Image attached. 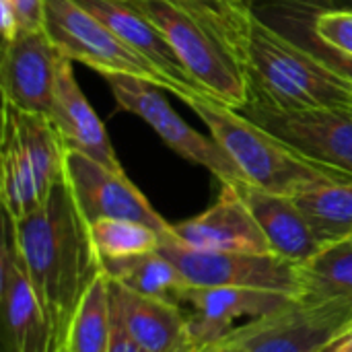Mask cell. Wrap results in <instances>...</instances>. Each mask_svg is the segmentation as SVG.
<instances>
[{
    "label": "cell",
    "instance_id": "4fadbf2b",
    "mask_svg": "<svg viewBox=\"0 0 352 352\" xmlns=\"http://www.w3.org/2000/svg\"><path fill=\"white\" fill-rule=\"evenodd\" d=\"M295 301L291 295L272 291L190 287L182 309L194 344L206 349L223 342L243 324L289 309Z\"/></svg>",
    "mask_w": 352,
    "mask_h": 352
},
{
    "label": "cell",
    "instance_id": "d6a6232c",
    "mask_svg": "<svg viewBox=\"0 0 352 352\" xmlns=\"http://www.w3.org/2000/svg\"><path fill=\"white\" fill-rule=\"evenodd\" d=\"M219 346H221V342H219V344H214V346H206V349H200L198 352H217V351H219Z\"/></svg>",
    "mask_w": 352,
    "mask_h": 352
},
{
    "label": "cell",
    "instance_id": "ac0fdd59",
    "mask_svg": "<svg viewBox=\"0 0 352 352\" xmlns=\"http://www.w3.org/2000/svg\"><path fill=\"white\" fill-rule=\"evenodd\" d=\"M52 122L56 124L66 151L80 153L113 171H124L105 126L80 91L72 70V60L66 56L58 68Z\"/></svg>",
    "mask_w": 352,
    "mask_h": 352
},
{
    "label": "cell",
    "instance_id": "7402d4cb",
    "mask_svg": "<svg viewBox=\"0 0 352 352\" xmlns=\"http://www.w3.org/2000/svg\"><path fill=\"white\" fill-rule=\"evenodd\" d=\"M293 200L324 241L336 243L352 237V177H320L301 186Z\"/></svg>",
    "mask_w": 352,
    "mask_h": 352
},
{
    "label": "cell",
    "instance_id": "9c48e42d",
    "mask_svg": "<svg viewBox=\"0 0 352 352\" xmlns=\"http://www.w3.org/2000/svg\"><path fill=\"white\" fill-rule=\"evenodd\" d=\"M237 111L303 159L352 177V109L283 111L248 99Z\"/></svg>",
    "mask_w": 352,
    "mask_h": 352
},
{
    "label": "cell",
    "instance_id": "d6986e66",
    "mask_svg": "<svg viewBox=\"0 0 352 352\" xmlns=\"http://www.w3.org/2000/svg\"><path fill=\"white\" fill-rule=\"evenodd\" d=\"M250 206L254 219L258 221L262 233L266 235L272 252L293 264H303L311 260L324 241L311 227L305 212L287 194H274L252 184H235Z\"/></svg>",
    "mask_w": 352,
    "mask_h": 352
},
{
    "label": "cell",
    "instance_id": "ffe728a7",
    "mask_svg": "<svg viewBox=\"0 0 352 352\" xmlns=\"http://www.w3.org/2000/svg\"><path fill=\"white\" fill-rule=\"evenodd\" d=\"M297 301L334 305L352 316V237L324 245L299 264Z\"/></svg>",
    "mask_w": 352,
    "mask_h": 352
},
{
    "label": "cell",
    "instance_id": "836d02e7",
    "mask_svg": "<svg viewBox=\"0 0 352 352\" xmlns=\"http://www.w3.org/2000/svg\"><path fill=\"white\" fill-rule=\"evenodd\" d=\"M60 352H70V351H68V349H62V351H60Z\"/></svg>",
    "mask_w": 352,
    "mask_h": 352
},
{
    "label": "cell",
    "instance_id": "7a4b0ae2",
    "mask_svg": "<svg viewBox=\"0 0 352 352\" xmlns=\"http://www.w3.org/2000/svg\"><path fill=\"white\" fill-rule=\"evenodd\" d=\"M243 72L248 99L270 107L283 111L352 109V82L266 25L258 14Z\"/></svg>",
    "mask_w": 352,
    "mask_h": 352
},
{
    "label": "cell",
    "instance_id": "3957f363",
    "mask_svg": "<svg viewBox=\"0 0 352 352\" xmlns=\"http://www.w3.org/2000/svg\"><path fill=\"white\" fill-rule=\"evenodd\" d=\"M66 153L52 118L2 101L0 198L12 221L33 212L64 177Z\"/></svg>",
    "mask_w": 352,
    "mask_h": 352
},
{
    "label": "cell",
    "instance_id": "f1b7e54d",
    "mask_svg": "<svg viewBox=\"0 0 352 352\" xmlns=\"http://www.w3.org/2000/svg\"><path fill=\"white\" fill-rule=\"evenodd\" d=\"M109 352H148L144 346H140L124 328L120 318L111 309V342H109Z\"/></svg>",
    "mask_w": 352,
    "mask_h": 352
},
{
    "label": "cell",
    "instance_id": "83f0119b",
    "mask_svg": "<svg viewBox=\"0 0 352 352\" xmlns=\"http://www.w3.org/2000/svg\"><path fill=\"white\" fill-rule=\"evenodd\" d=\"M2 39H12L21 31H41L45 27V0H0Z\"/></svg>",
    "mask_w": 352,
    "mask_h": 352
},
{
    "label": "cell",
    "instance_id": "d4e9b609",
    "mask_svg": "<svg viewBox=\"0 0 352 352\" xmlns=\"http://www.w3.org/2000/svg\"><path fill=\"white\" fill-rule=\"evenodd\" d=\"M111 342V297L109 278L101 272L82 297L64 349L70 352H109Z\"/></svg>",
    "mask_w": 352,
    "mask_h": 352
},
{
    "label": "cell",
    "instance_id": "2e32d148",
    "mask_svg": "<svg viewBox=\"0 0 352 352\" xmlns=\"http://www.w3.org/2000/svg\"><path fill=\"white\" fill-rule=\"evenodd\" d=\"M82 8L105 23L126 45L151 62L157 72L171 85V93L188 103L192 97L208 95L186 70L171 43L157 25L142 14L130 0H76Z\"/></svg>",
    "mask_w": 352,
    "mask_h": 352
},
{
    "label": "cell",
    "instance_id": "1f68e13d",
    "mask_svg": "<svg viewBox=\"0 0 352 352\" xmlns=\"http://www.w3.org/2000/svg\"><path fill=\"white\" fill-rule=\"evenodd\" d=\"M328 6H334V8H352V0H328Z\"/></svg>",
    "mask_w": 352,
    "mask_h": 352
},
{
    "label": "cell",
    "instance_id": "e0dca14e",
    "mask_svg": "<svg viewBox=\"0 0 352 352\" xmlns=\"http://www.w3.org/2000/svg\"><path fill=\"white\" fill-rule=\"evenodd\" d=\"M111 309L128 334L148 352H198L179 305L148 299L109 280Z\"/></svg>",
    "mask_w": 352,
    "mask_h": 352
},
{
    "label": "cell",
    "instance_id": "603a6c76",
    "mask_svg": "<svg viewBox=\"0 0 352 352\" xmlns=\"http://www.w3.org/2000/svg\"><path fill=\"white\" fill-rule=\"evenodd\" d=\"M200 23L243 68L252 27L256 21V0H165Z\"/></svg>",
    "mask_w": 352,
    "mask_h": 352
},
{
    "label": "cell",
    "instance_id": "cb8c5ba5",
    "mask_svg": "<svg viewBox=\"0 0 352 352\" xmlns=\"http://www.w3.org/2000/svg\"><path fill=\"white\" fill-rule=\"evenodd\" d=\"M254 8L258 19L352 82V58L340 54L318 37L311 25L309 0H256Z\"/></svg>",
    "mask_w": 352,
    "mask_h": 352
},
{
    "label": "cell",
    "instance_id": "6da1fadb",
    "mask_svg": "<svg viewBox=\"0 0 352 352\" xmlns=\"http://www.w3.org/2000/svg\"><path fill=\"white\" fill-rule=\"evenodd\" d=\"M12 223L25 272L64 346L82 297L103 272L66 173L33 212Z\"/></svg>",
    "mask_w": 352,
    "mask_h": 352
},
{
    "label": "cell",
    "instance_id": "277c9868",
    "mask_svg": "<svg viewBox=\"0 0 352 352\" xmlns=\"http://www.w3.org/2000/svg\"><path fill=\"white\" fill-rule=\"evenodd\" d=\"M188 105L206 124L210 136L235 161L245 182L256 188L293 196L301 186L320 177L346 179V175L324 169L293 153L285 142L210 95L192 97Z\"/></svg>",
    "mask_w": 352,
    "mask_h": 352
},
{
    "label": "cell",
    "instance_id": "8fae6325",
    "mask_svg": "<svg viewBox=\"0 0 352 352\" xmlns=\"http://www.w3.org/2000/svg\"><path fill=\"white\" fill-rule=\"evenodd\" d=\"M66 177L89 225L101 219H124L144 223L163 235L171 233V223L153 208L124 171H113L80 153L68 151Z\"/></svg>",
    "mask_w": 352,
    "mask_h": 352
},
{
    "label": "cell",
    "instance_id": "44dd1931",
    "mask_svg": "<svg viewBox=\"0 0 352 352\" xmlns=\"http://www.w3.org/2000/svg\"><path fill=\"white\" fill-rule=\"evenodd\" d=\"M101 270L109 280L130 289L132 293L179 307L184 305L186 293L192 287L177 266L159 250L124 260H103Z\"/></svg>",
    "mask_w": 352,
    "mask_h": 352
},
{
    "label": "cell",
    "instance_id": "ba28073f",
    "mask_svg": "<svg viewBox=\"0 0 352 352\" xmlns=\"http://www.w3.org/2000/svg\"><path fill=\"white\" fill-rule=\"evenodd\" d=\"M159 252L167 256L192 287L256 289L291 295L299 293V266L276 254L202 252L179 243L171 233Z\"/></svg>",
    "mask_w": 352,
    "mask_h": 352
},
{
    "label": "cell",
    "instance_id": "8992f818",
    "mask_svg": "<svg viewBox=\"0 0 352 352\" xmlns=\"http://www.w3.org/2000/svg\"><path fill=\"white\" fill-rule=\"evenodd\" d=\"M175 50L192 78L221 103L239 109L248 101V80L239 62L192 16L165 0H130Z\"/></svg>",
    "mask_w": 352,
    "mask_h": 352
},
{
    "label": "cell",
    "instance_id": "f546056e",
    "mask_svg": "<svg viewBox=\"0 0 352 352\" xmlns=\"http://www.w3.org/2000/svg\"><path fill=\"white\" fill-rule=\"evenodd\" d=\"M318 352H352V322L338 330Z\"/></svg>",
    "mask_w": 352,
    "mask_h": 352
},
{
    "label": "cell",
    "instance_id": "9a60e30c",
    "mask_svg": "<svg viewBox=\"0 0 352 352\" xmlns=\"http://www.w3.org/2000/svg\"><path fill=\"white\" fill-rule=\"evenodd\" d=\"M351 322L340 307L295 301L285 311L243 324L233 336L243 352H318Z\"/></svg>",
    "mask_w": 352,
    "mask_h": 352
},
{
    "label": "cell",
    "instance_id": "30bf717a",
    "mask_svg": "<svg viewBox=\"0 0 352 352\" xmlns=\"http://www.w3.org/2000/svg\"><path fill=\"white\" fill-rule=\"evenodd\" d=\"M0 344L2 352H60L64 346L25 272L14 223L2 212L0 245Z\"/></svg>",
    "mask_w": 352,
    "mask_h": 352
},
{
    "label": "cell",
    "instance_id": "5b68a950",
    "mask_svg": "<svg viewBox=\"0 0 352 352\" xmlns=\"http://www.w3.org/2000/svg\"><path fill=\"white\" fill-rule=\"evenodd\" d=\"M111 89L118 109L144 120L157 136L182 159L208 169L221 184H248L241 169L212 138L194 130L163 97L161 87L130 74H101Z\"/></svg>",
    "mask_w": 352,
    "mask_h": 352
},
{
    "label": "cell",
    "instance_id": "4dcf8cb0",
    "mask_svg": "<svg viewBox=\"0 0 352 352\" xmlns=\"http://www.w3.org/2000/svg\"><path fill=\"white\" fill-rule=\"evenodd\" d=\"M217 352H243V351H241L239 340L231 334V336H227V338L221 342V346H219V351Z\"/></svg>",
    "mask_w": 352,
    "mask_h": 352
},
{
    "label": "cell",
    "instance_id": "484cf974",
    "mask_svg": "<svg viewBox=\"0 0 352 352\" xmlns=\"http://www.w3.org/2000/svg\"><path fill=\"white\" fill-rule=\"evenodd\" d=\"M91 239L99 260H124L153 254L161 248L163 233L157 229L124 219H101L89 225Z\"/></svg>",
    "mask_w": 352,
    "mask_h": 352
},
{
    "label": "cell",
    "instance_id": "7c38bea8",
    "mask_svg": "<svg viewBox=\"0 0 352 352\" xmlns=\"http://www.w3.org/2000/svg\"><path fill=\"white\" fill-rule=\"evenodd\" d=\"M62 58V52L54 45L45 29L21 31L12 39L2 41V101L16 109L52 118Z\"/></svg>",
    "mask_w": 352,
    "mask_h": 352
},
{
    "label": "cell",
    "instance_id": "5bb4252c",
    "mask_svg": "<svg viewBox=\"0 0 352 352\" xmlns=\"http://www.w3.org/2000/svg\"><path fill=\"white\" fill-rule=\"evenodd\" d=\"M171 235L202 252L274 254L235 184H221L219 198L204 212L171 223Z\"/></svg>",
    "mask_w": 352,
    "mask_h": 352
},
{
    "label": "cell",
    "instance_id": "4316f807",
    "mask_svg": "<svg viewBox=\"0 0 352 352\" xmlns=\"http://www.w3.org/2000/svg\"><path fill=\"white\" fill-rule=\"evenodd\" d=\"M309 12L318 37L352 58V8L328 6V0H309Z\"/></svg>",
    "mask_w": 352,
    "mask_h": 352
},
{
    "label": "cell",
    "instance_id": "52a82bcc",
    "mask_svg": "<svg viewBox=\"0 0 352 352\" xmlns=\"http://www.w3.org/2000/svg\"><path fill=\"white\" fill-rule=\"evenodd\" d=\"M45 33L72 62L105 72L144 78L171 93V85L138 52L126 45L105 23L82 8L76 0H45Z\"/></svg>",
    "mask_w": 352,
    "mask_h": 352
}]
</instances>
